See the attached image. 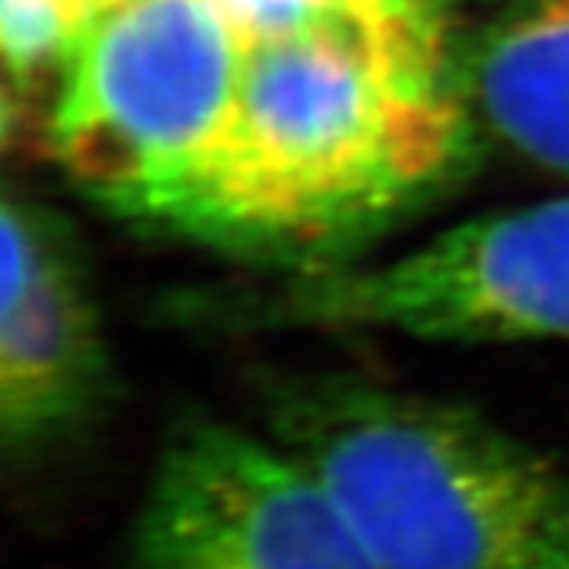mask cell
Listing matches in <instances>:
<instances>
[{"label":"cell","mask_w":569,"mask_h":569,"mask_svg":"<svg viewBox=\"0 0 569 569\" xmlns=\"http://www.w3.org/2000/svg\"><path fill=\"white\" fill-rule=\"evenodd\" d=\"M427 3H433V7H440V10H447L452 0H427Z\"/></svg>","instance_id":"11"},{"label":"cell","mask_w":569,"mask_h":569,"mask_svg":"<svg viewBox=\"0 0 569 569\" xmlns=\"http://www.w3.org/2000/svg\"><path fill=\"white\" fill-rule=\"evenodd\" d=\"M250 41L216 0H121L82 22L48 140L86 193L152 222L224 133Z\"/></svg>","instance_id":"4"},{"label":"cell","mask_w":569,"mask_h":569,"mask_svg":"<svg viewBox=\"0 0 569 569\" xmlns=\"http://www.w3.org/2000/svg\"><path fill=\"white\" fill-rule=\"evenodd\" d=\"M257 408L380 569H569V468L485 411L336 370L263 373Z\"/></svg>","instance_id":"2"},{"label":"cell","mask_w":569,"mask_h":569,"mask_svg":"<svg viewBox=\"0 0 569 569\" xmlns=\"http://www.w3.org/2000/svg\"><path fill=\"white\" fill-rule=\"evenodd\" d=\"M114 3H121V0H80L82 13H86V20L92 17V13H99L104 7H114Z\"/></svg>","instance_id":"10"},{"label":"cell","mask_w":569,"mask_h":569,"mask_svg":"<svg viewBox=\"0 0 569 569\" xmlns=\"http://www.w3.org/2000/svg\"><path fill=\"white\" fill-rule=\"evenodd\" d=\"M222 332H396L427 342L569 339V197L478 216L377 266H332L266 288L171 301Z\"/></svg>","instance_id":"3"},{"label":"cell","mask_w":569,"mask_h":569,"mask_svg":"<svg viewBox=\"0 0 569 569\" xmlns=\"http://www.w3.org/2000/svg\"><path fill=\"white\" fill-rule=\"evenodd\" d=\"M82 22L80 0H0L7 92L26 102L51 67H63Z\"/></svg>","instance_id":"8"},{"label":"cell","mask_w":569,"mask_h":569,"mask_svg":"<svg viewBox=\"0 0 569 569\" xmlns=\"http://www.w3.org/2000/svg\"><path fill=\"white\" fill-rule=\"evenodd\" d=\"M471 121L569 178V0H516L456 51Z\"/></svg>","instance_id":"7"},{"label":"cell","mask_w":569,"mask_h":569,"mask_svg":"<svg viewBox=\"0 0 569 569\" xmlns=\"http://www.w3.org/2000/svg\"><path fill=\"white\" fill-rule=\"evenodd\" d=\"M247 41L295 32L313 22L339 20H402V17H447L427 0H216Z\"/></svg>","instance_id":"9"},{"label":"cell","mask_w":569,"mask_h":569,"mask_svg":"<svg viewBox=\"0 0 569 569\" xmlns=\"http://www.w3.org/2000/svg\"><path fill=\"white\" fill-rule=\"evenodd\" d=\"M447 20H323L250 41L200 171L152 216L200 244L332 269L471 152Z\"/></svg>","instance_id":"1"},{"label":"cell","mask_w":569,"mask_h":569,"mask_svg":"<svg viewBox=\"0 0 569 569\" xmlns=\"http://www.w3.org/2000/svg\"><path fill=\"white\" fill-rule=\"evenodd\" d=\"M127 569H380L313 471L266 430L168 427L130 526Z\"/></svg>","instance_id":"5"},{"label":"cell","mask_w":569,"mask_h":569,"mask_svg":"<svg viewBox=\"0 0 569 569\" xmlns=\"http://www.w3.org/2000/svg\"><path fill=\"white\" fill-rule=\"evenodd\" d=\"M114 370L102 313L70 231L29 200H3L0 449L32 468L102 421Z\"/></svg>","instance_id":"6"}]
</instances>
